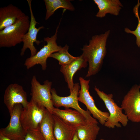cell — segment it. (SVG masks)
Returning a JSON list of instances; mask_svg holds the SVG:
<instances>
[{
	"mask_svg": "<svg viewBox=\"0 0 140 140\" xmlns=\"http://www.w3.org/2000/svg\"><path fill=\"white\" fill-rule=\"evenodd\" d=\"M109 30L104 33L93 36L88 45L81 49L82 55L88 63L86 77L94 75L100 70L107 52L106 43L110 35Z\"/></svg>",
	"mask_w": 140,
	"mask_h": 140,
	"instance_id": "1",
	"label": "cell"
},
{
	"mask_svg": "<svg viewBox=\"0 0 140 140\" xmlns=\"http://www.w3.org/2000/svg\"><path fill=\"white\" fill-rule=\"evenodd\" d=\"M30 24L29 17L25 15L14 24L0 31V47H14L22 42Z\"/></svg>",
	"mask_w": 140,
	"mask_h": 140,
	"instance_id": "2",
	"label": "cell"
},
{
	"mask_svg": "<svg viewBox=\"0 0 140 140\" xmlns=\"http://www.w3.org/2000/svg\"><path fill=\"white\" fill-rule=\"evenodd\" d=\"M97 94L104 102L109 112V115L104 125L109 128L121 127V124L124 127L126 126L129 120L126 115L123 113V110L115 102L112 94H107L100 90L96 86L94 88Z\"/></svg>",
	"mask_w": 140,
	"mask_h": 140,
	"instance_id": "3",
	"label": "cell"
},
{
	"mask_svg": "<svg viewBox=\"0 0 140 140\" xmlns=\"http://www.w3.org/2000/svg\"><path fill=\"white\" fill-rule=\"evenodd\" d=\"M47 111L44 107L31 98L27 107L23 108L20 115L21 124L26 132L40 128Z\"/></svg>",
	"mask_w": 140,
	"mask_h": 140,
	"instance_id": "4",
	"label": "cell"
},
{
	"mask_svg": "<svg viewBox=\"0 0 140 140\" xmlns=\"http://www.w3.org/2000/svg\"><path fill=\"white\" fill-rule=\"evenodd\" d=\"M57 27L54 34L50 37L44 38V41L47 43L36 54L33 56L27 58L25 61L24 65L27 69H29L36 65L39 64L43 70H45L47 68V60L48 58L52 53L60 51L62 47L58 45L56 40L57 39L58 29L60 22Z\"/></svg>",
	"mask_w": 140,
	"mask_h": 140,
	"instance_id": "5",
	"label": "cell"
},
{
	"mask_svg": "<svg viewBox=\"0 0 140 140\" xmlns=\"http://www.w3.org/2000/svg\"><path fill=\"white\" fill-rule=\"evenodd\" d=\"M80 87L79 83H75L73 89L70 93V95L65 97L59 96L55 89L52 88L51 93L53 105L58 108L61 107L66 108H73L81 113L89 122L98 123L97 120L91 116L90 113L88 110H86L82 109L79 104L78 97Z\"/></svg>",
	"mask_w": 140,
	"mask_h": 140,
	"instance_id": "6",
	"label": "cell"
},
{
	"mask_svg": "<svg viewBox=\"0 0 140 140\" xmlns=\"http://www.w3.org/2000/svg\"><path fill=\"white\" fill-rule=\"evenodd\" d=\"M80 89L79 91L78 100L84 104L93 117L97 120L102 125H104L109 115L108 112L103 111L96 106L93 97L89 91L90 80H86L82 77L79 78Z\"/></svg>",
	"mask_w": 140,
	"mask_h": 140,
	"instance_id": "7",
	"label": "cell"
},
{
	"mask_svg": "<svg viewBox=\"0 0 140 140\" xmlns=\"http://www.w3.org/2000/svg\"><path fill=\"white\" fill-rule=\"evenodd\" d=\"M121 107L129 120L140 122V89L139 85H133L124 96Z\"/></svg>",
	"mask_w": 140,
	"mask_h": 140,
	"instance_id": "8",
	"label": "cell"
},
{
	"mask_svg": "<svg viewBox=\"0 0 140 140\" xmlns=\"http://www.w3.org/2000/svg\"><path fill=\"white\" fill-rule=\"evenodd\" d=\"M31 98L44 107L52 115L55 108L52 100L51 90L52 82L46 80L41 84L35 75L33 76L31 82Z\"/></svg>",
	"mask_w": 140,
	"mask_h": 140,
	"instance_id": "9",
	"label": "cell"
},
{
	"mask_svg": "<svg viewBox=\"0 0 140 140\" xmlns=\"http://www.w3.org/2000/svg\"><path fill=\"white\" fill-rule=\"evenodd\" d=\"M23 107L20 104H15L10 113V121L7 126L1 128L0 133L12 140H24L26 131L20 121V115Z\"/></svg>",
	"mask_w": 140,
	"mask_h": 140,
	"instance_id": "10",
	"label": "cell"
},
{
	"mask_svg": "<svg viewBox=\"0 0 140 140\" xmlns=\"http://www.w3.org/2000/svg\"><path fill=\"white\" fill-rule=\"evenodd\" d=\"M27 1L30 14V24L27 32L22 39L23 45L21 50L20 55H23L26 49L29 48L31 52L30 56H33L37 52V49L34 46V43H36L38 45L41 43V41L37 39V34L41 29L44 28V27L42 26L38 28L36 27V25L38 23L36 20L33 12L31 3L32 0H27Z\"/></svg>",
	"mask_w": 140,
	"mask_h": 140,
	"instance_id": "11",
	"label": "cell"
},
{
	"mask_svg": "<svg viewBox=\"0 0 140 140\" xmlns=\"http://www.w3.org/2000/svg\"><path fill=\"white\" fill-rule=\"evenodd\" d=\"M3 102L9 113L15 104H21L24 108L27 107L29 102L26 93L22 86L16 83L10 84L7 87L4 92Z\"/></svg>",
	"mask_w": 140,
	"mask_h": 140,
	"instance_id": "12",
	"label": "cell"
},
{
	"mask_svg": "<svg viewBox=\"0 0 140 140\" xmlns=\"http://www.w3.org/2000/svg\"><path fill=\"white\" fill-rule=\"evenodd\" d=\"M52 115L57 116L67 124L77 128L89 123L80 113L69 108L63 110L55 108Z\"/></svg>",
	"mask_w": 140,
	"mask_h": 140,
	"instance_id": "13",
	"label": "cell"
},
{
	"mask_svg": "<svg viewBox=\"0 0 140 140\" xmlns=\"http://www.w3.org/2000/svg\"><path fill=\"white\" fill-rule=\"evenodd\" d=\"M88 62L82 54L77 57L76 59L67 65L61 66L60 71L63 74L65 80L67 83L70 93L73 90L74 83L73 77L78 71L82 68H85L87 66Z\"/></svg>",
	"mask_w": 140,
	"mask_h": 140,
	"instance_id": "14",
	"label": "cell"
},
{
	"mask_svg": "<svg viewBox=\"0 0 140 140\" xmlns=\"http://www.w3.org/2000/svg\"><path fill=\"white\" fill-rule=\"evenodd\" d=\"M25 15L18 7L12 4L0 8V31L15 23Z\"/></svg>",
	"mask_w": 140,
	"mask_h": 140,
	"instance_id": "15",
	"label": "cell"
},
{
	"mask_svg": "<svg viewBox=\"0 0 140 140\" xmlns=\"http://www.w3.org/2000/svg\"><path fill=\"white\" fill-rule=\"evenodd\" d=\"M54 133L56 140H72L77 128L69 125L57 116L52 115Z\"/></svg>",
	"mask_w": 140,
	"mask_h": 140,
	"instance_id": "16",
	"label": "cell"
},
{
	"mask_svg": "<svg viewBox=\"0 0 140 140\" xmlns=\"http://www.w3.org/2000/svg\"><path fill=\"white\" fill-rule=\"evenodd\" d=\"M93 1L99 8V11L95 15L97 18L104 17L108 13L118 16L123 7L119 0H94Z\"/></svg>",
	"mask_w": 140,
	"mask_h": 140,
	"instance_id": "17",
	"label": "cell"
},
{
	"mask_svg": "<svg viewBox=\"0 0 140 140\" xmlns=\"http://www.w3.org/2000/svg\"><path fill=\"white\" fill-rule=\"evenodd\" d=\"M46 9L45 20H47L53 14L57 9L62 8L71 11H74L75 8L69 0H44Z\"/></svg>",
	"mask_w": 140,
	"mask_h": 140,
	"instance_id": "18",
	"label": "cell"
},
{
	"mask_svg": "<svg viewBox=\"0 0 140 140\" xmlns=\"http://www.w3.org/2000/svg\"><path fill=\"white\" fill-rule=\"evenodd\" d=\"M98 123H89L77 128L80 140H96L100 130Z\"/></svg>",
	"mask_w": 140,
	"mask_h": 140,
	"instance_id": "19",
	"label": "cell"
},
{
	"mask_svg": "<svg viewBox=\"0 0 140 140\" xmlns=\"http://www.w3.org/2000/svg\"><path fill=\"white\" fill-rule=\"evenodd\" d=\"M39 128L46 140H56L54 133L52 115L47 110Z\"/></svg>",
	"mask_w": 140,
	"mask_h": 140,
	"instance_id": "20",
	"label": "cell"
},
{
	"mask_svg": "<svg viewBox=\"0 0 140 140\" xmlns=\"http://www.w3.org/2000/svg\"><path fill=\"white\" fill-rule=\"evenodd\" d=\"M69 48V46L66 44L64 47H62L60 51L52 54L50 57L57 60L61 66L68 65L77 58V57L73 56L68 52Z\"/></svg>",
	"mask_w": 140,
	"mask_h": 140,
	"instance_id": "21",
	"label": "cell"
},
{
	"mask_svg": "<svg viewBox=\"0 0 140 140\" xmlns=\"http://www.w3.org/2000/svg\"><path fill=\"white\" fill-rule=\"evenodd\" d=\"M140 6L139 0H138L137 4L134 7L133 12L138 21V24L136 29L132 31L127 27L125 28L124 31L128 33H131L135 36L136 38V43L137 46L140 48V18L138 13V9Z\"/></svg>",
	"mask_w": 140,
	"mask_h": 140,
	"instance_id": "22",
	"label": "cell"
},
{
	"mask_svg": "<svg viewBox=\"0 0 140 140\" xmlns=\"http://www.w3.org/2000/svg\"><path fill=\"white\" fill-rule=\"evenodd\" d=\"M24 140H46L40 128L27 131Z\"/></svg>",
	"mask_w": 140,
	"mask_h": 140,
	"instance_id": "23",
	"label": "cell"
},
{
	"mask_svg": "<svg viewBox=\"0 0 140 140\" xmlns=\"http://www.w3.org/2000/svg\"><path fill=\"white\" fill-rule=\"evenodd\" d=\"M0 140H12L4 136L0 133Z\"/></svg>",
	"mask_w": 140,
	"mask_h": 140,
	"instance_id": "24",
	"label": "cell"
},
{
	"mask_svg": "<svg viewBox=\"0 0 140 140\" xmlns=\"http://www.w3.org/2000/svg\"><path fill=\"white\" fill-rule=\"evenodd\" d=\"M72 140H80L78 137L76 132L75 133Z\"/></svg>",
	"mask_w": 140,
	"mask_h": 140,
	"instance_id": "25",
	"label": "cell"
},
{
	"mask_svg": "<svg viewBox=\"0 0 140 140\" xmlns=\"http://www.w3.org/2000/svg\"><path fill=\"white\" fill-rule=\"evenodd\" d=\"M100 140H105L103 139H101Z\"/></svg>",
	"mask_w": 140,
	"mask_h": 140,
	"instance_id": "26",
	"label": "cell"
},
{
	"mask_svg": "<svg viewBox=\"0 0 140 140\" xmlns=\"http://www.w3.org/2000/svg\"><path fill=\"white\" fill-rule=\"evenodd\" d=\"M139 88H140V83L139 84Z\"/></svg>",
	"mask_w": 140,
	"mask_h": 140,
	"instance_id": "27",
	"label": "cell"
}]
</instances>
